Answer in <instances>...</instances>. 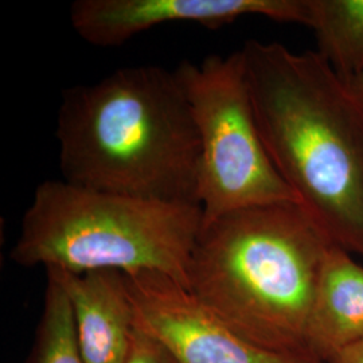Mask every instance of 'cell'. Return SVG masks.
Instances as JSON below:
<instances>
[{
  "mask_svg": "<svg viewBox=\"0 0 363 363\" xmlns=\"http://www.w3.org/2000/svg\"><path fill=\"white\" fill-rule=\"evenodd\" d=\"M55 138L62 181L199 205V138L175 70L127 66L66 89Z\"/></svg>",
  "mask_w": 363,
  "mask_h": 363,
  "instance_id": "obj_2",
  "label": "cell"
},
{
  "mask_svg": "<svg viewBox=\"0 0 363 363\" xmlns=\"http://www.w3.org/2000/svg\"><path fill=\"white\" fill-rule=\"evenodd\" d=\"M69 298L78 346L86 363H124L136 333L124 273L46 269Z\"/></svg>",
  "mask_w": 363,
  "mask_h": 363,
  "instance_id": "obj_8",
  "label": "cell"
},
{
  "mask_svg": "<svg viewBox=\"0 0 363 363\" xmlns=\"http://www.w3.org/2000/svg\"><path fill=\"white\" fill-rule=\"evenodd\" d=\"M202 223L199 205L50 179L35 189L10 257L21 267L72 273H160L187 288Z\"/></svg>",
  "mask_w": 363,
  "mask_h": 363,
  "instance_id": "obj_4",
  "label": "cell"
},
{
  "mask_svg": "<svg viewBox=\"0 0 363 363\" xmlns=\"http://www.w3.org/2000/svg\"><path fill=\"white\" fill-rule=\"evenodd\" d=\"M346 84L349 85L350 91L354 93V96L362 103L363 105V72L350 78H343Z\"/></svg>",
  "mask_w": 363,
  "mask_h": 363,
  "instance_id": "obj_14",
  "label": "cell"
},
{
  "mask_svg": "<svg viewBox=\"0 0 363 363\" xmlns=\"http://www.w3.org/2000/svg\"><path fill=\"white\" fill-rule=\"evenodd\" d=\"M363 339V267L331 245L316 286L306 349L327 362L337 351Z\"/></svg>",
  "mask_w": 363,
  "mask_h": 363,
  "instance_id": "obj_9",
  "label": "cell"
},
{
  "mask_svg": "<svg viewBox=\"0 0 363 363\" xmlns=\"http://www.w3.org/2000/svg\"><path fill=\"white\" fill-rule=\"evenodd\" d=\"M325 363H363V339L337 351Z\"/></svg>",
  "mask_w": 363,
  "mask_h": 363,
  "instance_id": "obj_13",
  "label": "cell"
},
{
  "mask_svg": "<svg viewBox=\"0 0 363 363\" xmlns=\"http://www.w3.org/2000/svg\"><path fill=\"white\" fill-rule=\"evenodd\" d=\"M247 15L308 27L311 0H76L69 19L86 43L116 48L164 23L189 22L214 30Z\"/></svg>",
  "mask_w": 363,
  "mask_h": 363,
  "instance_id": "obj_7",
  "label": "cell"
},
{
  "mask_svg": "<svg viewBox=\"0 0 363 363\" xmlns=\"http://www.w3.org/2000/svg\"><path fill=\"white\" fill-rule=\"evenodd\" d=\"M310 28L323 57L342 78L363 72V0H311Z\"/></svg>",
  "mask_w": 363,
  "mask_h": 363,
  "instance_id": "obj_10",
  "label": "cell"
},
{
  "mask_svg": "<svg viewBox=\"0 0 363 363\" xmlns=\"http://www.w3.org/2000/svg\"><path fill=\"white\" fill-rule=\"evenodd\" d=\"M175 73L199 138V205L203 220L238 208L295 203L267 152L240 50L182 61Z\"/></svg>",
  "mask_w": 363,
  "mask_h": 363,
  "instance_id": "obj_5",
  "label": "cell"
},
{
  "mask_svg": "<svg viewBox=\"0 0 363 363\" xmlns=\"http://www.w3.org/2000/svg\"><path fill=\"white\" fill-rule=\"evenodd\" d=\"M46 279L43 310L26 363H86L78 346L69 298L54 279Z\"/></svg>",
  "mask_w": 363,
  "mask_h": 363,
  "instance_id": "obj_11",
  "label": "cell"
},
{
  "mask_svg": "<svg viewBox=\"0 0 363 363\" xmlns=\"http://www.w3.org/2000/svg\"><path fill=\"white\" fill-rule=\"evenodd\" d=\"M267 152L327 240L363 257V105L316 50L240 49Z\"/></svg>",
  "mask_w": 363,
  "mask_h": 363,
  "instance_id": "obj_1",
  "label": "cell"
},
{
  "mask_svg": "<svg viewBox=\"0 0 363 363\" xmlns=\"http://www.w3.org/2000/svg\"><path fill=\"white\" fill-rule=\"evenodd\" d=\"M331 245L295 203L238 208L203 220L187 289L259 347L308 352L307 325Z\"/></svg>",
  "mask_w": 363,
  "mask_h": 363,
  "instance_id": "obj_3",
  "label": "cell"
},
{
  "mask_svg": "<svg viewBox=\"0 0 363 363\" xmlns=\"http://www.w3.org/2000/svg\"><path fill=\"white\" fill-rule=\"evenodd\" d=\"M125 280L135 325L179 363H325L310 352H277L249 342L169 276L144 272Z\"/></svg>",
  "mask_w": 363,
  "mask_h": 363,
  "instance_id": "obj_6",
  "label": "cell"
},
{
  "mask_svg": "<svg viewBox=\"0 0 363 363\" xmlns=\"http://www.w3.org/2000/svg\"><path fill=\"white\" fill-rule=\"evenodd\" d=\"M124 363H179L155 337L136 327L130 355Z\"/></svg>",
  "mask_w": 363,
  "mask_h": 363,
  "instance_id": "obj_12",
  "label": "cell"
}]
</instances>
